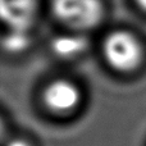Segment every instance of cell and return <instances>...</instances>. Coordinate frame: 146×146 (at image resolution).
Segmentation results:
<instances>
[{"label":"cell","instance_id":"cell-4","mask_svg":"<svg viewBox=\"0 0 146 146\" xmlns=\"http://www.w3.org/2000/svg\"><path fill=\"white\" fill-rule=\"evenodd\" d=\"M0 10L9 30L27 31L36 13V0H0Z\"/></svg>","mask_w":146,"mask_h":146},{"label":"cell","instance_id":"cell-1","mask_svg":"<svg viewBox=\"0 0 146 146\" xmlns=\"http://www.w3.org/2000/svg\"><path fill=\"white\" fill-rule=\"evenodd\" d=\"M106 62L119 72H131L142 60V48L137 38L126 31H115L104 41Z\"/></svg>","mask_w":146,"mask_h":146},{"label":"cell","instance_id":"cell-6","mask_svg":"<svg viewBox=\"0 0 146 146\" xmlns=\"http://www.w3.org/2000/svg\"><path fill=\"white\" fill-rule=\"evenodd\" d=\"M30 42L27 31H15L9 30V32L5 35L3 44L8 51H22Z\"/></svg>","mask_w":146,"mask_h":146},{"label":"cell","instance_id":"cell-7","mask_svg":"<svg viewBox=\"0 0 146 146\" xmlns=\"http://www.w3.org/2000/svg\"><path fill=\"white\" fill-rule=\"evenodd\" d=\"M7 146H31L28 142L23 141V140H12Z\"/></svg>","mask_w":146,"mask_h":146},{"label":"cell","instance_id":"cell-5","mask_svg":"<svg viewBox=\"0 0 146 146\" xmlns=\"http://www.w3.org/2000/svg\"><path fill=\"white\" fill-rule=\"evenodd\" d=\"M87 41L80 35H62L54 38L51 48L56 55L62 58H73V56L85 51Z\"/></svg>","mask_w":146,"mask_h":146},{"label":"cell","instance_id":"cell-3","mask_svg":"<svg viewBox=\"0 0 146 146\" xmlns=\"http://www.w3.org/2000/svg\"><path fill=\"white\" fill-rule=\"evenodd\" d=\"M80 100L78 87L67 80L54 81L44 91V103L54 113H69L80 104Z\"/></svg>","mask_w":146,"mask_h":146},{"label":"cell","instance_id":"cell-8","mask_svg":"<svg viewBox=\"0 0 146 146\" xmlns=\"http://www.w3.org/2000/svg\"><path fill=\"white\" fill-rule=\"evenodd\" d=\"M136 3L142 8L144 10H146V0H136Z\"/></svg>","mask_w":146,"mask_h":146},{"label":"cell","instance_id":"cell-2","mask_svg":"<svg viewBox=\"0 0 146 146\" xmlns=\"http://www.w3.org/2000/svg\"><path fill=\"white\" fill-rule=\"evenodd\" d=\"M53 13L73 30H88L103 18L100 0H53Z\"/></svg>","mask_w":146,"mask_h":146}]
</instances>
